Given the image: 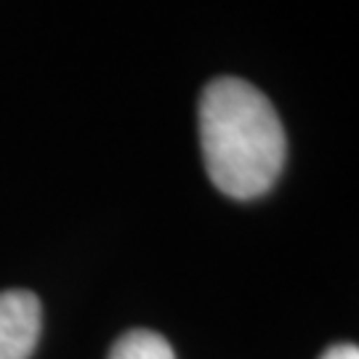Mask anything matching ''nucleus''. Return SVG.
Segmentation results:
<instances>
[{
    "instance_id": "obj_1",
    "label": "nucleus",
    "mask_w": 359,
    "mask_h": 359,
    "mask_svg": "<svg viewBox=\"0 0 359 359\" xmlns=\"http://www.w3.org/2000/svg\"><path fill=\"white\" fill-rule=\"evenodd\" d=\"M200 144L210 181L234 200H256L285 165V128L271 102L248 80L216 77L200 99Z\"/></svg>"
},
{
    "instance_id": "obj_2",
    "label": "nucleus",
    "mask_w": 359,
    "mask_h": 359,
    "mask_svg": "<svg viewBox=\"0 0 359 359\" xmlns=\"http://www.w3.org/2000/svg\"><path fill=\"white\" fill-rule=\"evenodd\" d=\"M40 301L27 290L0 293V359H29L40 338Z\"/></svg>"
},
{
    "instance_id": "obj_3",
    "label": "nucleus",
    "mask_w": 359,
    "mask_h": 359,
    "mask_svg": "<svg viewBox=\"0 0 359 359\" xmlns=\"http://www.w3.org/2000/svg\"><path fill=\"white\" fill-rule=\"evenodd\" d=\"M109 359H176V354L160 333L130 330L115 341Z\"/></svg>"
},
{
    "instance_id": "obj_4",
    "label": "nucleus",
    "mask_w": 359,
    "mask_h": 359,
    "mask_svg": "<svg viewBox=\"0 0 359 359\" xmlns=\"http://www.w3.org/2000/svg\"><path fill=\"white\" fill-rule=\"evenodd\" d=\"M322 359H359V348L354 344H335L322 354Z\"/></svg>"
}]
</instances>
